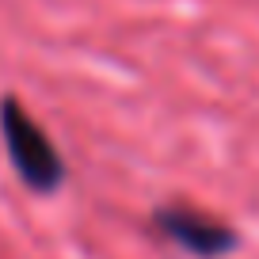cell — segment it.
I'll return each instance as SVG.
<instances>
[{
    "label": "cell",
    "instance_id": "1",
    "mask_svg": "<svg viewBox=\"0 0 259 259\" xmlns=\"http://www.w3.org/2000/svg\"><path fill=\"white\" fill-rule=\"evenodd\" d=\"M0 138H4V149H8V160L16 168V176L31 187L34 194H54L61 191L65 168L61 153H57L54 138L46 134L38 118L23 107L19 96H0Z\"/></svg>",
    "mask_w": 259,
    "mask_h": 259
},
{
    "label": "cell",
    "instance_id": "2",
    "mask_svg": "<svg viewBox=\"0 0 259 259\" xmlns=\"http://www.w3.org/2000/svg\"><path fill=\"white\" fill-rule=\"evenodd\" d=\"M149 229L160 240L176 244L179 251L194 259H225L240 248V233L229 225L225 218H213L202 206H187V202H164L153 206L149 213Z\"/></svg>",
    "mask_w": 259,
    "mask_h": 259
}]
</instances>
